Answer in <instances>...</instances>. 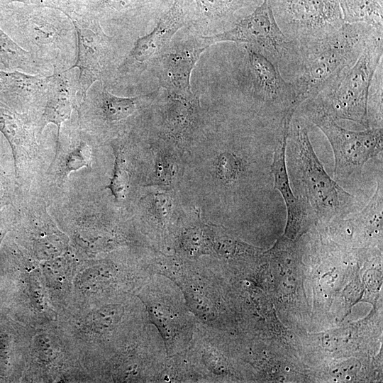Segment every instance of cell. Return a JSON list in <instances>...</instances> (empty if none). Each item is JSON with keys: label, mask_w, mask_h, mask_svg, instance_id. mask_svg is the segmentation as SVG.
I'll use <instances>...</instances> for the list:
<instances>
[{"label": "cell", "mask_w": 383, "mask_h": 383, "mask_svg": "<svg viewBox=\"0 0 383 383\" xmlns=\"http://www.w3.org/2000/svg\"><path fill=\"white\" fill-rule=\"evenodd\" d=\"M382 30L361 23H344L337 30L294 48L299 72L293 82L299 106L316 97L351 67L369 41Z\"/></svg>", "instance_id": "cell-1"}, {"label": "cell", "mask_w": 383, "mask_h": 383, "mask_svg": "<svg viewBox=\"0 0 383 383\" xmlns=\"http://www.w3.org/2000/svg\"><path fill=\"white\" fill-rule=\"evenodd\" d=\"M382 34L371 39L351 67L316 97L309 99L311 111L335 121L348 120L370 128L369 91L382 57Z\"/></svg>", "instance_id": "cell-2"}, {"label": "cell", "mask_w": 383, "mask_h": 383, "mask_svg": "<svg viewBox=\"0 0 383 383\" xmlns=\"http://www.w3.org/2000/svg\"><path fill=\"white\" fill-rule=\"evenodd\" d=\"M3 30L34 58L52 70L70 69L77 55L74 26L54 17L8 13L0 17Z\"/></svg>", "instance_id": "cell-3"}, {"label": "cell", "mask_w": 383, "mask_h": 383, "mask_svg": "<svg viewBox=\"0 0 383 383\" xmlns=\"http://www.w3.org/2000/svg\"><path fill=\"white\" fill-rule=\"evenodd\" d=\"M72 21L77 36V55L70 69L77 67L79 71V108L96 82L107 87L126 54L121 51L116 38L108 35L96 19L77 17Z\"/></svg>", "instance_id": "cell-4"}, {"label": "cell", "mask_w": 383, "mask_h": 383, "mask_svg": "<svg viewBox=\"0 0 383 383\" xmlns=\"http://www.w3.org/2000/svg\"><path fill=\"white\" fill-rule=\"evenodd\" d=\"M293 132L306 198L317 217L330 219L353 210L355 196L326 172L311 145L308 128L296 121Z\"/></svg>", "instance_id": "cell-5"}, {"label": "cell", "mask_w": 383, "mask_h": 383, "mask_svg": "<svg viewBox=\"0 0 383 383\" xmlns=\"http://www.w3.org/2000/svg\"><path fill=\"white\" fill-rule=\"evenodd\" d=\"M276 21L294 48L323 38L344 23L338 0H269Z\"/></svg>", "instance_id": "cell-6"}, {"label": "cell", "mask_w": 383, "mask_h": 383, "mask_svg": "<svg viewBox=\"0 0 383 383\" xmlns=\"http://www.w3.org/2000/svg\"><path fill=\"white\" fill-rule=\"evenodd\" d=\"M309 118L331 145L335 160L334 174L338 179L360 174L365 163L382 151V128L349 131L329 116L315 111H311Z\"/></svg>", "instance_id": "cell-7"}, {"label": "cell", "mask_w": 383, "mask_h": 383, "mask_svg": "<svg viewBox=\"0 0 383 383\" xmlns=\"http://www.w3.org/2000/svg\"><path fill=\"white\" fill-rule=\"evenodd\" d=\"M213 45L219 42L243 43L245 48L257 52L279 68L287 54L293 53V43L279 27L269 0H262L249 15L228 30L204 36Z\"/></svg>", "instance_id": "cell-8"}, {"label": "cell", "mask_w": 383, "mask_h": 383, "mask_svg": "<svg viewBox=\"0 0 383 383\" xmlns=\"http://www.w3.org/2000/svg\"><path fill=\"white\" fill-rule=\"evenodd\" d=\"M187 16L178 0L159 19L152 30L139 38L118 66L109 85L140 76L170 46L175 33L186 26Z\"/></svg>", "instance_id": "cell-9"}, {"label": "cell", "mask_w": 383, "mask_h": 383, "mask_svg": "<svg viewBox=\"0 0 383 383\" xmlns=\"http://www.w3.org/2000/svg\"><path fill=\"white\" fill-rule=\"evenodd\" d=\"M211 45L204 36L170 45L151 65L160 85L169 97L194 99L191 90L192 72L201 53Z\"/></svg>", "instance_id": "cell-10"}, {"label": "cell", "mask_w": 383, "mask_h": 383, "mask_svg": "<svg viewBox=\"0 0 383 383\" xmlns=\"http://www.w3.org/2000/svg\"><path fill=\"white\" fill-rule=\"evenodd\" d=\"M251 90L255 98L271 111H278L284 120H292L296 109L297 96L293 82L286 81L279 68L262 55L245 48Z\"/></svg>", "instance_id": "cell-11"}, {"label": "cell", "mask_w": 383, "mask_h": 383, "mask_svg": "<svg viewBox=\"0 0 383 383\" xmlns=\"http://www.w3.org/2000/svg\"><path fill=\"white\" fill-rule=\"evenodd\" d=\"M72 70L49 75L41 116L38 120L40 133L48 123H53L57 127L56 149L52 163L60 148L62 126L71 118L72 111H77L79 108V75Z\"/></svg>", "instance_id": "cell-12"}, {"label": "cell", "mask_w": 383, "mask_h": 383, "mask_svg": "<svg viewBox=\"0 0 383 383\" xmlns=\"http://www.w3.org/2000/svg\"><path fill=\"white\" fill-rule=\"evenodd\" d=\"M48 80L49 76L0 70V101L16 111L30 105L42 111Z\"/></svg>", "instance_id": "cell-13"}, {"label": "cell", "mask_w": 383, "mask_h": 383, "mask_svg": "<svg viewBox=\"0 0 383 383\" xmlns=\"http://www.w3.org/2000/svg\"><path fill=\"white\" fill-rule=\"evenodd\" d=\"M282 125V136L274 151L271 171L274 176V187L282 194L287 207V223L285 235L294 238L301 228L305 211L300 199L293 194L286 165L287 141L291 123L284 122Z\"/></svg>", "instance_id": "cell-14"}, {"label": "cell", "mask_w": 383, "mask_h": 383, "mask_svg": "<svg viewBox=\"0 0 383 383\" xmlns=\"http://www.w3.org/2000/svg\"><path fill=\"white\" fill-rule=\"evenodd\" d=\"M157 94L156 90L138 96L121 97L111 94L99 82V85L90 87L82 104L92 106L103 121L116 123L133 116L143 105L152 101Z\"/></svg>", "instance_id": "cell-15"}, {"label": "cell", "mask_w": 383, "mask_h": 383, "mask_svg": "<svg viewBox=\"0 0 383 383\" xmlns=\"http://www.w3.org/2000/svg\"><path fill=\"white\" fill-rule=\"evenodd\" d=\"M0 64L9 71H20L33 75L49 76L53 72L51 67L34 58L1 27Z\"/></svg>", "instance_id": "cell-16"}, {"label": "cell", "mask_w": 383, "mask_h": 383, "mask_svg": "<svg viewBox=\"0 0 383 383\" xmlns=\"http://www.w3.org/2000/svg\"><path fill=\"white\" fill-rule=\"evenodd\" d=\"M201 20L216 28H227L238 21L237 13L247 7L259 6L262 0H194Z\"/></svg>", "instance_id": "cell-17"}, {"label": "cell", "mask_w": 383, "mask_h": 383, "mask_svg": "<svg viewBox=\"0 0 383 383\" xmlns=\"http://www.w3.org/2000/svg\"><path fill=\"white\" fill-rule=\"evenodd\" d=\"M0 131L11 147L15 166L19 151L31 144L34 133L32 124L26 115H21L16 110L0 101Z\"/></svg>", "instance_id": "cell-18"}, {"label": "cell", "mask_w": 383, "mask_h": 383, "mask_svg": "<svg viewBox=\"0 0 383 383\" xmlns=\"http://www.w3.org/2000/svg\"><path fill=\"white\" fill-rule=\"evenodd\" d=\"M344 23L383 28V0H338Z\"/></svg>", "instance_id": "cell-19"}, {"label": "cell", "mask_w": 383, "mask_h": 383, "mask_svg": "<svg viewBox=\"0 0 383 383\" xmlns=\"http://www.w3.org/2000/svg\"><path fill=\"white\" fill-rule=\"evenodd\" d=\"M115 156L113 175L106 187L111 191L116 201L125 198L129 185V174L127 170L123 148L118 143L112 144Z\"/></svg>", "instance_id": "cell-20"}, {"label": "cell", "mask_w": 383, "mask_h": 383, "mask_svg": "<svg viewBox=\"0 0 383 383\" xmlns=\"http://www.w3.org/2000/svg\"><path fill=\"white\" fill-rule=\"evenodd\" d=\"M91 165V148L90 145L81 141L67 155L64 167V173L68 176L70 173L83 167L90 168Z\"/></svg>", "instance_id": "cell-21"}, {"label": "cell", "mask_w": 383, "mask_h": 383, "mask_svg": "<svg viewBox=\"0 0 383 383\" xmlns=\"http://www.w3.org/2000/svg\"><path fill=\"white\" fill-rule=\"evenodd\" d=\"M217 168L220 177L230 182L236 177L239 166L236 160L231 155L226 153L218 159Z\"/></svg>", "instance_id": "cell-22"}]
</instances>
